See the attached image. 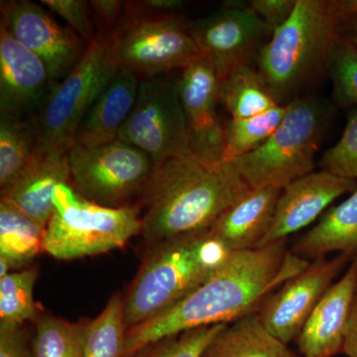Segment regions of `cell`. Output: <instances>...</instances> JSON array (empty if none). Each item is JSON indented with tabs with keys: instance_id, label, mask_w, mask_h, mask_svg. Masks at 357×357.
I'll return each instance as SVG.
<instances>
[{
	"instance_id": "13",
	"label": "cell",
	"mask_w": 357,
	"mask_h": 357,
	"mask_svg": "<svg viewBox=\"0 0 357 357\" xmlns=\"http://www.w3.org/2000/svg\"><path fill=\"white\" fill-rule=\"evenodd\" d=\"M0 14V27L38 56L57 83L76 67L88 48L76 32L59 24L43 7L30 0H4Z\"/></svg>"
},
{
	"instance_id": "27",
	"label": "cell",
	"mask_w": 357,
	"mask_h": 357,
	"mask_svg": "<svg viewBox=\"0 0 357 357\" xmlns=\"http://www.w3.org/2000/svg\"><path fill=\"white\" fill-rule=\"evenodd\" d=\"M123 296L116 293L96 318L86 321L84 357H124Z\"/></svg>"
},
{
	"instance_id": "35",
	"label": "cell",
	"mask_w": 357,
	"mask_h": 357,
	"mask_svg": "<svg viewBox=\"0 0 357 357\" xmlns=\"http://www.w3.org/2000/svg\"><path fill=\"white\" fill-rule=\"evenodd\" d=\"M246 4L274 33L292 15L296 0H249Z\"/></svg>"
},
{
	"instance_id": "25",
	"label": "cell",
	"mask_w": 357,
	"mask_h": 357,
	"mask_svg": "<svg viewBox=\"0 0 357 357\" xmlns=\"http://www.w3.org/2000/svg\"><path fill=\"white\" fill-rule=\"evenodd\" d=\"M36 148L31 122L0 114V196L11 189L29 166Z\"/></svg>"
},
{
	"instance_id": "12",
	"label": "cell",
	"mask_w": 357,
	"mask_h": 357,
	"mask_svg": "<svg viewBox=\"0 0 357 357\" xmlns=\"http://www.w3.org/2000/svg\"><path fill=\"white\" fill-rule=\"evenodd\" d=\"M349 263L344 255L310 261L264 301L256 312L263 326L286 344L296 342L314 307Z\"/></svg>"
},
{
	"instance_id": "5",
	"label": "cell",
	"mask_w": 357,
	"mask_h": 357,
	"mask_svg": "<svg viewBox=\"0 0 357 357\" xmlns=\"http://www.w3.org/2000/svg\"><path fill=\"white\" fill-rule=\"evenodd\" d=\"M337 109L332 100L302 96L289 103L280 126L262 146L229 163L248 187L282 190L314 171V157Z\"/></svg>"
},
{
	"instance_id": "19",
	"label": "cell",
	"mask_w": 357,
	"mask_h": 357,
	"mask_svg": "<svg viewBox=\"0 0 357 357\" xmlns=\"http://www.w3.org/2000/svg\"><path fill=\"white\" fill-rule=\"evenodd\" d=\"M281 191L249 187L213 225L211 236L234 252L259 248L271 227Z\"/></svg>"
},
{
	"instance_id": "29",
	"label": "cell",
	"mask_w": 357,
	"mask_h": 357,
	"mask_svg": "<svg viewBox=\"0 0 357 357\" xmlns=\"http://www.w3.org/2000/svg\"><path fill=\"white\" fill-rule=\"evenodd\" d=\"M38 268L27 267L0 278V325L22 326L38 318L34 287Z\"/></svg>"
},
{
	"instance_id": "38",
	"label": "cell",
	"mask_w": 357,
	"mask_h": 357,
	"mask_svg": "<svg viewBox=\"0 0 357 357\" xmlns=\"http://www.w3.org/2000/svg\"><path fill=\"white\" fill-rule=\"evenodd\" d=\"M342 354L349 357H357V287L347 323Z\"/></svg>"
},
{
	"instance_id": "40",
	"label": "cell",
	"mask_w": 357,
	"mask_h": 357,
	"mask_svg": "<svg viewBox=\"0 0 357 357\" xmlns=\"http://www.w3.org/2000/svg\"><path fill=\"white\" fill-rule=\"evenodd\" d=\"M337 17L357 11V0H333Z\"/></svg>"
},
{
	"instance_id": "30",
	"label": "cell",
	"mask_w": 357,
	"mask_h": 357,
	"mask_svg": "<svg viewBox=\"0 0 357 357\" xmlns=\"http://www.w3.org/2000/svg\"><path fill=\"white\" fill-rule=\"evenodd\" d=\"M326 75L333 83L332 102L349 112L357 107V48L337 35L326 60Z\"/></svg>"
},
{
	"instance_id": "10",
	"label": "cell",
	"mask_w": 357,
	"mask_h": 357,
	"mask_svg": "<svg viewBox=\"0 0 357 357\" xmlns=\"http://www.w3.org/2000/svg\"><path fill=\"white\" fill-rule=\"evenodd\" d=\"M165 75L140 79L133 109L119 135V140L146 153L156 165L191 153L177 79Z\"/></svg>"
},
{
	"instance_id": "37",
	"label": "cell",
	"mask_w": 357,
	"mask_h": 357,
	"mask_svg": "<svg viewBox=\"0 0 357 357\" xmlns=\"http://www.w3.org/2000/svg\"><path fill=\"white\" fill-rule=\"evenodd\" d=\"M185 6L182 0H136L126 1V8L143 15H169L177 14Z\"/></svg>"
},
{
	"instance_id": "1",
	"label": "cell",
	"mask_w": 357,
	"mask_h": 357,
	"mask_svg": "<svg viewBox=\"0 0 357 357\" xmlns=\"http://www.w3.org/2000/svg\"><path fill=\"white\" fill-rule=\"evenodd\" d=\"M309 264V260L288 250L287 239L234 251L217 272L175 306L129 328L124 357H132L164 337L203 326L229 325L256 314L272 293Z\"/></svg>"
},
{
	"instance_id": "22",
	"label": "cell",
	"mask_w": 357,
	"mask_h": 357,
	"mask_svg": "<svg viewBox=\"0 0 357 357\" xmlns=\"http://www.w3.org/2000/svg\"><path fill=\"white\" fill-rule=\"evenodd\" d=\"M201 357H302L268 332L257 314L229 324L215 335Z\"/></svg>"
},
{
	"instance_id": "17",
	"label": "cell",
	"mask_w": 357,
	"mask_h": 357,
	"mask_svg": "<svg viewBox=\"0 0 357 357\" xmlns=\"http://www.w3.org/2000/svg\"><path fill=\"white\" fill-rule=\"evenodd\" d=\"M357 287V262L351 261L328 288L296 340L302 357L342 354L347 323Z\"/></svg>"
},
{
	"instance_id": "39",
	"label": "cell",
	"mask_w": 357,
	"mask_h": 357,
	"mask_svg": "<svg viewBox=\"0 0 357 357\" xmlns=\"http://www.w3.org/2000/svg\"><path fill=\"white\" fill-rule=\"evenodd\" d=\"M337 32L342 38L357 48V11L337 17Z\"/></svg>"
},
{
	"instance_id": "33",
	"label": "cell",
	"mask_w": 357,
	"mask_h": 357,
	"mask_svg": "<svg viewBox=\"0 0 357 357\" xmlns=\"http://www.w3.org/2000/svg\"><path fill=\"white\" fill-rule=\"evenodd\" d=\"M41 3L52 13L58 14L69 24L70 29L89 45L95 39L96 32L91 20L89 2L84 0H42Z\"/></svg>"
},
{
	"instance_id": "16",
	"label": "cell",
	"mask_w": 357,
	"mask_h": 357,
	"mask_svg": "<svg viewBox=\"0 0 357 357\" xmlns=\"http://www.w3.org/2000/svg\"><path fill=\"white\" fill-rule=\"evenodd\" d=\"M357 181L328 171H312L283 188L277 202L273 220L260 246L287 239L321 218L331 204L351 194Z\"/></svg>"
},
{
	"instance_id": "4",
	"label": "cell",
	"mask_w": 357,
	"mask_h": 357,
	"mask_svg": "<svg viewBox=\"0 0 357 357\" xmlns=\"http://www.w3.org/2000/svg\"><path fill=\"white\" fill-rule=\"evenodd\" d=\"M337 35L333 0H296L292 15L275 30L256 63L279 105L307 96V89L326 74Z\"/></svg>"
},
{
	"instance_id": "23",
	"label": "cell",
	"mask_w": 357,
	"mask_h": 357,
	"mask_svg": "<svg viewBox=\"0 0 357 357\" xmlns=\"http://www.w3.org/2000/svg\"><path fill=\"white\" fill-rule=\"evenodd\" d=\"M45 234L46 227L0 201V258L8 263L11 271L29 267L44 252Z\"/></svg>"
},
{
	"instance_id": "3",
	"label": "cell",
	"mask_w": 357,
	"mask_h": 357,
	"mask_svg": "<svg viewBox=\"0 0 357 357\" xmlns=\"http://www.w3.org/2000/svg\"><path fill=\"white\" fill-rule=\"evenodd\" d=\"M232 252L210 230L148 246L123 296L126 328L175 306L217 272Z\"/></svg>"
},
{
	"instance_id": "9",
	"label": "cell",
	"mask_w": 357,
	"mask_h": 357,
	"mask_svg": "<svg viewBox=\"0 0 357 357\" xmlns=\"http://www.w3.org/2000/svg\"><path fill=\"white\" fill-rule=\"evenodd\" d=\"M117 69L107 58L105 35L96 34L84 57L59 82L38 115L29 121L37 138L36 151H69L84 115Z\"/></svg>"
},
{
	"instance_id": "14",
	"label": "cell",
	"mask_w": 357,
	"mask_h": 357,
	"mask_svg": "<svg viewBox=\"0 0 357 357\" xmlns=\"http://www.w3.org/2000/svg\"><path fill=\"white\" fill-rule=\"evenodd\" d=\"M177 89L192 153L206 161L223 162L225 126L218 112L220 81L215 67L204 56L198 59L181 70Z\"/></svg>"
},
{
	"instance_id": "8",
	"label": "cell",
	"mask_w": 357,
	"mask_h": 357,
	"mask_svg": "<svg viewBox=\"0 0 357 357\" xmlns=\"http://www.w3.org/2000/svg\"><path fill=\"white\" fill-rule=\"evenodd\" d=\"M70 185L83 198L107 208L138 206L155 170L153 160L119 139L67 154Z\"/></svg>"
},
{
	"instance_id": "32",
	"label": "cell",
	"mask_w": 357,
	"mask_h": 357,
	"mask_svg": "<svg viewBox=\"0 0 357 357\" xmlns=\"http://www.w3.org/2000/svg\"><path fill=\"white\" fill-rule=\"evenodd\" d=\"M321 170L357 181V107L347 112L342 136L319 159Z\"/></svg>"
},
{
	"instance_id": "2",
	"label": "cell",
	"mask_w": 357,
	"mask_h": 357,
	"mask_svg": "<svg viewBox=\"0 0 357 357\" xmlns=\"http://www.w3.org/2000/svg\"><path fill=\"white\" fill-rule=\"evenodd\" d=\"M248 185L225 162L194 153L155 167L139 203L141 236L148 246L208 231Z\"/></svg>"
},
{
	"instance_id": "20",
	"label": "cell",
	"mask_w": 357,
	"mask_h": 357,
	"mask_svg": "<svg viewBox=\"0 0 357 357\" xmlns=\"http://www.w3.org/2000/svg\"><path fill=\"white\" fill-rule=\"evenodd\" d=\"M140 77L132 70L117 69L91 109L84 115L75 144L93 147L119 139L135 103Z\"/></svg>"
},
{
	"instance_id": "26",
	"label": "cell",
	"mask_w": 357,
	"mask_h": 357,
	"mask_svg": "<svg viewBox=\"0 0 357 357\" xmlns=\"http://www.w3.org/2000/svg\"><path fill=\"white\" fill-rule=\"evenodd\" d=\"M31 340L33 357H84L86 321L72 323L54 314H39Z\"/></svg>"
},
{
	"instance_id": "31",
	"label": "cell",
	"mask_w": 357,
	"mask_h": 357,
	"mask_svg": "<svg viewBox=\"0 0 357 357\" xmlns=\"http://www.w3.org/2000/svg\"><path fill=\"white\" fill-rule=\"evenodd\" d=\"M227 324L195 328L157 340L132 357H201L206 347Z\"/></svg>"
},
{
	"instance_id": "34",
	"label": "cell",
	"mask_w": 357,
	"mask_h": 357,
	"mask_svg": "<svg viewBox=\"0 0 357 357\" xmlns=\"http://www.w3.org/2000/svg\"><path fill=\"white\" fill-rule=\"evenodd\" d=\"M89 2L91 20L96 34L109 35L121 22L126 9V1L122 0H91Z\"/></svg>"
},
{
	"instance_id": "28",
	"label": "cell",
	"mask_w": 357,
	"mask_h": 357,
	"mask_svg": "<svg viewBox=\"0 0 357 357\" xmlns=\"http://www.w3.org/2000/svg\"><path fill=\"white\" fill-rule=\"evenodd\" d=\"M287 105L245 119H231L225 124L222 161H234L255 151L266 142L287 114Z\"/></svg>"
},
{
	"instance_id": "18",
	"label": "cell",
	"mask_w": 357,
	"mask_h": 357,
	"mask_svg": "<svg viewBox=\"0 0 357 357\" xmlns=\"http://www.w3.org/2000/svg\"><path fill=\"white\" fill-rule=\"evenodd\" d=\"M67 154L60 150L36 151L31 163L1 201L47 227L54 213L56 189L66 183L70 184Z\"/></svg>"
},
{
	"instance_id": "36",
	"label": "cell",
	"mask_w": 357,
	"mask_h": 357,
	"mask_svg": "<svg viewBox=\"0 0 357 357\" xmlns=\"http://www.w3.org/2000/svg\"><path fill=\"white\" fill-rule=\"evenodd\" d=\"M0 357H33L22 326L0 325Z\"/></svg>"
},
{
	"instance_id": "21",
	"label": "cell",
	"mask_w": 357,
	"mask_h": 357,
	"mask_svg": "<svg viewBox=\"0 0 357 357\" xmlns=\"http://www.w3.org/2000/svg\"><path fill=\"white\" fill-rule=\"evenodd\" d=\"M291 252L303 259H318L337 252L357 262V188L349 198L331 206L294 244Z\"/></svg>"
},
{
	"instance_id": "6",
	"label": "cell",
	"mask_w": 357,
	"mask_h": 357,
	"mask_svg": "<svg viewBox=\"0 0 357 357\" xmlns=\"http://www.w3.org/2000/svg\"><path fill=\"white\" fill-rule=\"evenodd\" d=\"M54 213L46 227L44 252L58 260L81 259L123 248L141 234L139 206L107 208L79 196L70 184L54 195Z\"/></svg>"
},
{
	"instance_id": "11",
	"label": "cell",
	"mask_w": 357,
	"mask_h": 357,
	"mask_svg": "<svg viewBox=\"0 0 357 357\" xmlns=\"http://www.w3.org/2000/svg\"><path fill=\"white\" fill-rule=\"evenodd\" d=\"M189 28L220 82L234 70L256 66L260 52L273 34L246 1H225L215 13L189 21Z\"/></svg>"
},
{
	"instance_id": "24",
	"label": "cell",
	"mask_w": 357,
	"mask_h": 357,
	"mask_svg": "<svg viewBox=\"0 0 357 357\" xmlns=\"http://www.w3.org/2000/svg\"><path fill=\"white\" fill-rule=\"evenodd\" d=\"M220 98L231 119L255 116L280 105L256 66L234 70L220 82Z\"/></svg>"
},
{
	"instance_id": "7",
	"label": "cell",
	"mask_w": 357,
	"mask_h": 357,
	"mask_svg": "<svg viewBox=\"0 0 357 357\" xmlns=\"http://www.w3.org/2000/svg\"><path fill=\"white\" fill-rule=\"evenodd\" d=\"M105 37L110 63L144 77L184 69L203 57L189 21L177 14L143 15L126 8L121 22Z\"/></svg>"
},
{
	"instance_id": "15",
	"label": "cell",
	"mask_w": 357,
	"mask_h": 357,
	"mask_svg": "<svg viewBox=\"0 0 357 357\" xmlns=\"http://www.w3.org/2000/svg\"><path fill=\"white\" fill-rule=\"evenodd\" d=\"M57 84L38 56L0 27V114L31 121Z\"/></svg>"
}]
</instances>
